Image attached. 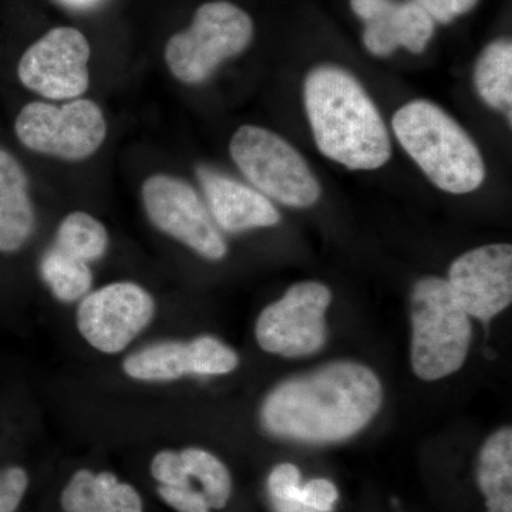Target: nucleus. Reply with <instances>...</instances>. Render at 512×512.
<instances>
[{
	"mask_svg": "<svg viewBox=\"0 0 512 512\" xmlns=\"http://www.w3.org/2000/svg\"><path fill=\"white\" fill-rule=\"evenodd\" d=\"M92 57V42L84 30L56 25L26 47L16 74L20 84L40 100L80 99L92 83Z\"/></svg>",
	"mask_w": 512,
	"mask_h": 512,
	"instance_id": "obj_8",
	"label": "nucleus"
},
{
	"mask_svg": "<svg viewBox=\"0 0 512 512\" xmlns=\"http://www.w3.org/2000/svg\"><path fill=\"white\" fill-rule=\"evenodd\" d=\"M13 127L23 147L67 163H82L96 156L109 134L100 104L86 97L32 101L19 111Z\"/></svg>",
	"mask_w": 512,
	"mask_h": 512,
	"instance_id": "obj_6",
	"label": "nucleus"
},
{
	"mask_svg": "<svg viewBox=\"0 0 512 512\" xmlns=\"http://www.w3.org/2000/svg\"><path fill=\"white\" fill-rule=\"evenodd\" d=\"M305 109L320 153L350 170H376L392 156L389 131L369 94L339 66L306 76Z\"/></svg>",
	"mask_w": 512,
	"mask_h": 512,
	"instance_id": "obj_2",
	"label": "nucleus"
},
{
	"mask_svg": "<svg viewBox=\"0 0 512 512\" xmlns=\"http://www.w3.org/2000/svg\"><path fill=\"white\" fill-rule=\"evenodd\" d=\"M229 154L255 190L286 207L315 205L322 188L305 158L281 136L264 127H239L229 143Z\"/></svg>",
	"mask_w": 512,
	"mask_h": 512,
	"instance_id": "obj_7",
	"label": "nucleus"
},
{
	"mask_svg": "<svg viewBox=\"0 0 512 512\" xmlns=\"http://www.w3.org/2000/svg\"><path fill=\"white\" fill-rule=\"evenodd\" d=\"M55 2L73 13H92L103 8L109 0H55Z\"/></svg>",
	"mask_w": 512,
	"mask_h": 512,
	"instance_id": "obj_28",
	"label": "nucleus"
},
{
	"mask_svg": "<svg viewBox=\"0 0 512 512\" xmlns=\"http://www.w3.org/2000/svg\"><path fill=\"white\" fill-rule=\"evenodd\" d=\"M332 293L319 282H299L279 301L266 306L256 320L255 336L268 353L308 356L325 345V313Z\"/></svg>",
	"mask_w": 512,
	"mask_h": 512,
	"instance_id": "obj_10",
	"label": "nucleus"
},
{
	"mask_svg": "<svg viewBox=\"0 0 512 512\" xmlns=\"http://www.w3.org/2000/svg\"><path fill=\"white\" fill-rule=\"evenodd\" d=\"M35 225L28 174L18 158L0 148V252L19 251L32 237Z\"/></svg>",
	"mask_w": 512,
	"mask_h": 512,
	"instance_id": "obj_16",
	"label": "nucleus"
},
{
	"mask_svg": "<svg viewBox=\"0 0 512 512\" xmlns=\"http://www.w3.org/2000/svg\"><path fill=\"white\" fill-rule=\"evenodd\" d=\"M478 0H416L434 22L450 23L458 16L470 12Z\"/></svg>",
	"mask_w": 512,
	"mask_h": 512,
	"instance_id": "obj_27",
	"label": "nucleus"
},
{
	"mask_svg": "<svg viewBox=\"0 0 512 512\" xmlns=\"http://www.w3.org/2000/svg\"><path fill=\"white\" fill-rule=\"evenodd\" d=\"M410 311L416 376L434 382L460 370L470 349L471 322L446 279L426 276L416 282Z\"/></svg>",
	"mask_w": 512,
	"mask_h": 512,
	"instance_id": "obj_5",
	"label": "nucleus"
},
{
	"mask_svg": "<svg viewBox=\"0 0 512 512\" xmlns=\"http://www.w3.org/2000/svg\"><path fill=\"white\" fill-rule=\"evenodd\" d=\"M66 512H143L136 488L120 483L114 474L79 470L63 490Z\"/></svg>",
	"mask_w": 512,
	"mask_h": 512,
	"instance_id": "obj_17",
	"label": "nucleus"
},
{
	"mask_svg": "<svg viewBox=\"0 0 512 512\" xmlns=\"http://www.w3.org/2000/svg\"><path fill=\"white\" fill-rule=\"evenodd\" d=\"M392 126L404 151L440 190L468 194L484 183L485 164L477 144L436 104L410 101L394 114Z\"/></svg>",
	"mask_w": 512,
	"mask_h": 512,
	"instance_id": "obj_3",
	"label": "nucleus"
},
{
	"mask_svg": "<svg viewBox=\"0 0 512 512\" xmlns=\"http://www.w3.org/2000/svg\"><path fill=\"white\" fill-rule=\"evenodd\" d=\"M255 35L247 10L228 0H210L195 9L190 25L168 37L164 63L177 82L197 86L222 63L244 53Z\"/></svg>",
	"mask_w": 512,
	"mask_h": 512,
	"instance_id": "obj_4",
	"label": "nucleus"
},
{
	"mask_svg": "<svg viewBox=\"0 0 512 512\" xmlns=\"http://www.w3.org/2000/svg\"><path fill=\"white\" fill-rule=\"evenodd\" d=\"M353 12L366 23V49L372 55H392L399 47L421 53L434 35V20L419 3L394 0H350Z\"/></svg>",
	"mask_w": 512,
	"mask_h": 512,
	"instance_id": "obj_14",
	"label": "nucleus"
},
{
	"mask_svg": "<svg viewBox=\"0 0 512 512\" xmlns=\"http://www.w3.org/2000/svg\"><path fill=\"white\" fill-rule=\"evenodd\" d=\"M140 194L148 220L158 231L210 261L227 256V242L207 204L183 178L167 173L148 175Z\"/></svg>",
	"mask_w": 512,
	"mask_h": 512,
	"instance_id": "obj_9",
	"label": "nucleus"
},
{
	"mask_svg": "<svg viewBox=\"0 0 512 512\" xmlns=\"http://www.w3.org/2000/svg\"><path fill=\"white\" fill-rule=\"evenodd\" d=\"M238 355L212 336L191 342H160L138 350L124 360L123 369L131 379L170 382L188 375L220 376L237 369Z\"/></svg>",
	"mask_w": 512,
	"mask_h": 512,
	"instance_id": "obj_13",
	"label": "nucleus"
},
{
	"mask_svg": "<svg viewBox=\"0 0 512 512\" xmlns=\"http://www.w3.org/2000/svg\"><path fill=\"white\" fill-rule=\"evenodd\" d=\"M158 494L165 503L178 512H210L211 510L201 491L195 490L192 485L188 487L160 485Z\"/></svg>",
	"mask_w": 512,
	"mask_h": 512,
	"instance_id": "obj_24",
	"label": "nucleus"
},
{
	"mask_svg": "<svg viewBox=\"0 0 512 512\" xmlns=\"http://www.w3.org/2000/svg\"><path fill=\"white\" fill-rule=\"evenodd\" d=\"M198 178L212 220L222 231L239 234L249 229L274 227L281 221L272 201L255 188L212 168H200Z\"/></svg>",
	"mask_w": 512,
	"mask_h": 512,
	"instance_id": "obj_15",
	"label": "nucleus"
},
{
	"mask_svg": "<svg viewBox=\"0 0 512 512\" xmlns=\"http://www.w3.org/2000/svg\"><path fill=\"white\" fill-rule=\"evenodd\" d=\"M478 485L488 512H512V431H495L478 458Z\"/></svg>",
	"mask_w": 512,
	"mask_h": 512,
	"instance_id": "obj_18",
	"label": "nucleus"
},
{
	"mask_svg": "<svg viewBox=\"0 0 512 512\" xmlns=\"http://www.w3.org/2000/svg\"><path fill=\"white\" fill-rule=\"evenodd\" d=\"M474 84L481 99L493 109L511 113L512 45L510 40H495L478 57Z\"/></svg>",
	"mask_w": 512,
	"mask_h": 512,
	"instance_id": "obj_19",
	"label": "nucleus"
},
{
	"mask_svg": "<svg viewBox=\"0 0 512 512\" xmlns=\"http://www.w3.org/2000/svg\"><path fill=\"white\" fill-rule=\"evenodd\" d=\"M28 488V476L13 467L0 473V512H15Z\"/></svg>",
	"mask_w": 512,
	"mask_h": 512,
	"instance_id": "obj_25",
	"label": "nucleus"
},
{
	"mask_svg": "<svg viewBox=\"0 0 512 512\" xmlns=\"http://www.w3.org/2000/svg\"><path fill=\"white\" fill-rule=\"evenodd\" d=\"M447 282L468 316L488 322L511 305V245L471 249L450 266Z\"/></svg>",
	"mask_w": 512,
	"mask_h": 512,
	"instance_id": "obj_12",
	"label": "nucleus"
},
{
	"mask_svg": "<svg viewBox=\"0 0 512 512\" xmlns=\"http://www.w3.org/2000/svg\"><path fill=\"white\" fill-rule=\"evenodd\" d=\"M53 245L90 264L106 254L109 232L106 225L89 212L73 211L60 222Z\"/></svg>",
	"mask_w": 512,
	"mask_h": 512,
	"instance_id": "obj_20",
	"label": "nucleus"
},
{
	"mask_svg": "<svg viewBox=\"0 0 512 512\" xmlns=\"http://www.w3.org/2000/svg\"><path fill=\"white\" fill-rule=\"evenodd\" d=\"M301 473L293 464H279L268 478V490L278 512H298L301 504Z\"/></svg>",
	"mask_w": 512,
	"mask_h": 512,
	"instance_id": "obj_23",
	"label": "nucleus"
},
{
	"mask_svg": "<svg viewBox=\"0 0 512 512\" xmlns=\"http://www.w3.org/2000/svg\"><path fill=\"white\" fill-rule=\"evenodd\" d=\"M185 476L201 484V493L208 507L221 510L232 493V480L228 468L214 454L202 448L190 447L180 451Z\"/></svg>",
	"mask_w": 512,
	"mask_h": 512,
	"instance_id": "obj_22",
	"label": "nucleus"
},
{
	"mask_svg": "<svg viewBox=\"0 0 512 512\" xmlns=\"http://www.w3.org/2000/svg\"><path fill=\"white\" fill-rule=\"evenodd\" d=\"M338 495V490L329 480L316 478L301 488V504L315 512H332Z\"/></svg>",
	"mask_w": 512,
	"mask_h": 512,
	"instance_id": "obj_26",
	"label": "nucleus"
},
{
	"mask_svg": "<svg viewBox=\"0 0 512 512\" xmlns=\"http://www.w3.org/2000/svg\"><path fill=\"white\" fill-rule=\"evenodd\" d=\"M40 272L50 291L62 302L82 299L93 285L90 265L82 259L66 254L55 245L47 249L43 256Z\"/></svg>",
	"mask_w": 512,
	"mask_h": 512,
	"instance_id": "obj_21",
	"label": "nucleus"
},
{
	"mask_svg": "<svg viewBox=\"0 0 512 512\" xmlns=\"http://www.w3.org/2000/svg\"><path fill=\"white\" fill-rule=\"evenodd\" d=\"M156 313L151 293L134 282H113L87 293L77 309V328L94 349L119 353L150 325Z\"/></svg>",
	"mask_w": 512,
	"mask_h": 512,
	"instance_id": "obj_11",
	"label": "nucleus"
},
{
	"mask_svg": "<svg viewBox=\"0 0 512 512\" xmlns=\"http://www.w3.org/2000/svg\"><path fill=\"white\" fill-rule=\"evenodd\" d=\"M382 402V384L369 367L336 362L278 384L262 404L261 421L281 439L332 443L359 433Z\"/></svg>",
	"mask_w": 512,
	"mask_h": 512,
	"instance_id": "obj_1",
	"label": "nucleus"
}]
</instances>
